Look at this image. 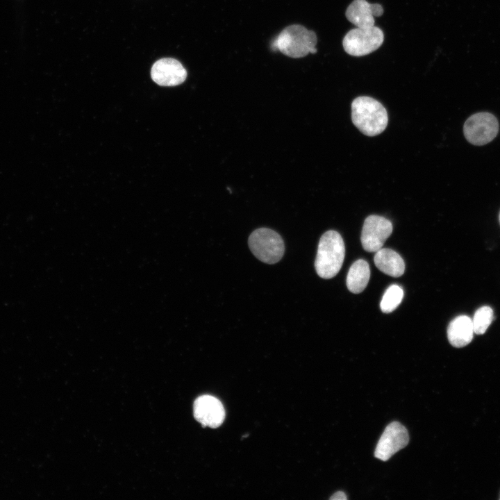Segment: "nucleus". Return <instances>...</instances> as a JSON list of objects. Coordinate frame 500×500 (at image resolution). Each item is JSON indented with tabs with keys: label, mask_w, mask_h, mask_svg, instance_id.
<instances>
[{
	"label": "nucleus",
	"mask_w": 500,
	"mask_h": 500,
	"mask_svg": "<svg viewBox=\"0 0 500 500\" xmlns=\"http://www.w3.org/2000/svg\"><path fill=\"white\" fill-rule=\"evenodd\" d=\"M403 291L398 285H391L385 290L380 303L383 312L389 313L394 310L401 303Z\"/></svg>",
	"instance_id": "2eb2a0df"
},
{
	"label": "nucleus",
	"mask_w": 500,
	"mask_h": 500,
	"mask_svg": "<svg viewBox=\"0 0 500 500\" xmlns=\"http://www.w3.org/2000/svg\"><path fill=\"white\" fill-rule=\"evenodd\" d=\"M331 500H346L347 496L344 492L338 491L334 493L330 498Z\"/></svg>",
	"instance_id": "f3484780"
},
{
	"label": "nucleus",
	"mask_w": 500,
	"mask_h": 500,
	"mask_svg": "<svg viewBox=\"0 0 500 500\" xmlns=\"http://www.w3.org/2000/svg\"><path fill=\"white\" fill-rule=\"evenodd\" d=\"M392 229V224L388 219L379 215L368 216L364 221L361 233L363 249L368 252L378 251L382 249Z\"/></svg>",
	"instance_id": "0eeeda50"
},
{
	"label": "nucleus",
	"mask_w": 500,
	"mask_h": 500,
	"mask_svg": "<svg viewBox=\"0 0 500 500\" xmlns=\"http://www.w3.org/2000/svg\"><path fill=\"white\" fill-rule=\"evenodd\" d=\"M345 255V247L340 234L333 230L325 232L321 237L315 267L319 276L331 278L340 270Z\"/></svg>",
	"instance_id": "7ed1b4c3"
},
{
	"label": "nucleus",
	"mask_w": 500,
	"mask_h": 500,
	"mask_svg": "<svg viewBox=\"0 0 500 500\" xmlns=\"http://www.w3.org/2000/svg\"><path fill=\"white\" fill-rule=\"evenodd\" d=\"M195 419L205 426L217 428L225 417V410L221 401L210 395H202L194 403Z\"/></svg>",
	"instance_id": "9d476101"
},
{
	"label": "nucleus",
	"mask_w": 500,
	"mask_h": 500,
	"mask_svg": "<svg viewBox=\"0 0 500 500\" xmlns=\"http://www.w3.org/2000/svg\"><path fill=\"white\" fill-rule=\"evenodd\" d=\"M493 310L489 306H482L474 313L472 319L474 333L478 335L485 333L493 320Z\"/></svg>",
	"instance_id": "dca6fc26"
},
{
	"label": "nucleus",
	"mask_w": 500,
	"mask_h": 500,
	"mask_svg": "<svg viewBox=\"0 0 500 500\" xmlns=\"http://www.w3.org/2000/svg\"><path fill=\"white\" fill-rule=\"evenodd\" d=\"M408 432L398 422L388 424L381 435L374 451V456L383 461L389 460L395 453L407 446Z\"/></svg>",
	"instance_id": "6e6552de"
},
{
	"label": "nucleus",
	"mask_w": 500,
	"mask_h": 500,
	"mask_svg": "<svg viewBox=\"0 0 500 500\" xmlns=\"http://www.w3.org/2000/svg\"><path fill=\"white\" fill-rule=\"evenodd\" d=\"M370 277V269L367 261L360 259L351 266L347 276L348 290L354 294L362 292L367 287Z\"/></svg>",
	"instance_id": "4468645a"
},
{
	"label": "nucleus",
	"mask_w": 500,
	"mask_h": 500,
	"mask_svg": "<svg viewBox=\"0 0 500 500\" xmlns=\"http://www.w3.org/2000/svg\"><path fill=\"white\" fill-rule=\"evenodd\" d=\"M383 8L378 3H369L366 0H353L348 6L345 15L347 19L358 28H370L374 26V17L381 16Z\"/></svg>",
	"instance_id": "9b49d317"
},
{
	"label": "nucleus",
	"mask_w": 500,
	"mask_h": 500,
	"mask_svg": "<svg viewBox=\"0 0 500 500\" xmlns=\"http://www.w3.org/2000/svg\"><path fill=\"white\" fill-rule=\"evenodd\" d=\"M499 125L494 115L487 112L476 113L465 122L463 132L467 140L474 145L491 142L499 132Z\"/></svg>",
	"instance_id": "423d86ee"
},
{
	"label": "nucleus",
	"mask_w": 500,
	"mask_h": 500,
	"mask_svg": "<svg viewBox=\"0 0 500 500\" xmlns=\"http://www.w3.org/2000/svg\"><path fill=\"white\" fill-rule=\"evenodd\" d=\"M151 76L153 81L161 86H176L185 81L187 72L177 60L165 58L156 61L152 66Z\"/></svg>",
	"instance_id": "1a4fd4ad"
},
{
	"label": "nucleus",
	"mask_w": 500,
	"mask_h": 500,
	"mask_svg": "<svg viewBox=\"0 0 500 500\" xmlns=\"http://www.w3.org/2000/svg\"><path fill=\"white\" fill-rule=\"evenodd\" d=\"M317 42L316 33L303 26L293 24L285 27L272 42L273 51L293 58H303L315 53Z\"/></svg>",
	"instance_id": "f03ea898"
},
{
	"label": "nucleus",
	"mask_w": 500,
	"mask_h": 500,
	"mask_svg": "<svg viewBox=\"0 0 500 500\" xmlns=\"http://www.w3.org/2000/svg\"><path fill=\"white\" fill-rule=\"evenodd\" d=\"M376 267L392 277H399L404 273L405 263L401 256L390 249H381L374 258Z\"/></svg>",
	"instance_id": "ddd939ff"
},
{
	"label": "nucleus",
	"mask_w": 500,
	"mask_h": 500,
	"mask_svg": "<svg viewBox=\"0 0 500 500\" xmlns=\"http://www.w3.org/2000/svg\"><path fill=\"white\" fill-rule=\"evenodd\" d=\"M248 244L253 254L267 264L278 262L284 254V242L281 236L268 228H259L251 233Z\"/></svg>",
	"instance_id": "20e7f679"
},
{
	"label": "nucleus",
	"mask_w": 500,
	"mask_h": 500,
	"mask_svg": "<svg viewBox=\"0 0 500 500\" xmlns=\"http://www.w3.org/2000/svg\"><path fill=\"white\" fill-rule=\"evenodd\" d=\"M351 119L359 131L367 136H375L386 128L388 116L385 108L369 97H358L351 103Z\"/></svg>",
	"instance_id": "f257e3e1"
},
{
	"label": "nucleus",
	"mask_w": 500,
	"mask_h": 500,
	"mask_svg": "<svg viewBox=\"0 0 500 500\" xmlns=\"http://www.w3.org/2000/svg\"><path fill=\"white\" fill-rule=\"evenodd\" d=\"M384 40L383 31L376 26L356 28L344 36L342 45L344 51L353 56H362L378 49Z\"/></svg>",
	"instance_id": "39448f33"
},
{
	"label": "nucleus",
	"mask_w": 500,
	"mask_h": 500,
	"mask_svg": "<svg viewBox=\"0 0 500 500\" xmlns=\"http://www.w3.org/2000/svg\"><path fill=\"white\" fill-rule=\"evenodd\" d=\"M472 319L467 315L454 318L447 328V338L450 344L456 348L463 347L470 343L473 338Z\"/></svg>",
	"instance_id": "f8f14e48"
}]
</instances>
